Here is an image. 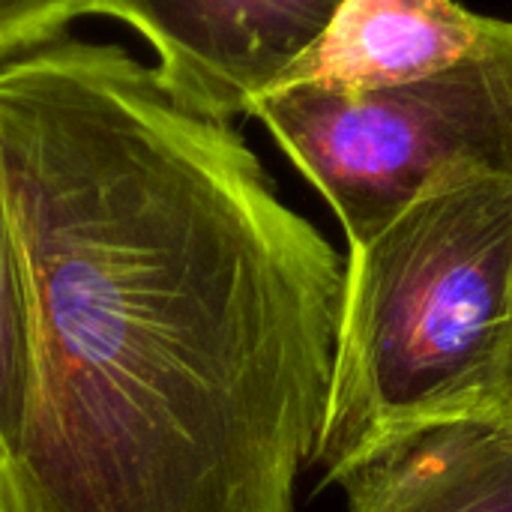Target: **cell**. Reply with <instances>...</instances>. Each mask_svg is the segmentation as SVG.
<instances>
[{"label":"cell","instance_id":"obj_3","mask_svg":"<svg viewBox=\"0 0 512 512\" xmlns=\"http://www.w3.org/2000/svg\"><path fill=\"white\" fill-rule=\"evenodd\" d=\"M261 120L360 246L420 198L456 183L512 180V21L474 57L381 90L282 84Z\"/></svg>","mask_w":512,"mask_h":512},{"label":"cell","instance_id":"obj_4","mask_svg":"<svg viewBox=\"0 0 512 512\" xmlns=\"http://www.w3.org/2000/svg\"><path fill=\"white\" fill-rule=\"evenodd\" d=\"M342 0H81L156 51L159 81L216 120L249 114L321 36Z\"/></svg>","mask_w":512,"mask_h":512},{"label":"cell","instance_id":"obj_2","mask_svg":"<svg viewBox=\"0 0 512 512\" xmlns=\"http://www.w3.org/2000/svg\"><path fill=\"white\" fill-rule=\"evenodd\" d=\"M512 303V180L432 192L348 246L324 483L426 429L492 417Z\"/></svg>","mask_w":512,"mask_h":512},{"label":"cell","instance_id":"obj_7","mask_svg":"<svg viewBox=\"0 0 512 512\" xmlns=\"http://www.w3.org/2000/svg\"><path fill=\"white\" fill-rule=\"evenodd\" d=\"M30 381V309L15 240L0 195V456H6L18 444L30 402Z\"/></svg>","mask_w":512,"mask_h":512},{"label":"cell","instance_id":"obj_1","mask_svg":"<svg viewBox=\"0 0 512 512\" xmlns=\"http://www.w3.org/2000/svg\"><path fill=\"white\" fill-rule=\"evenodd\" d=\"M33 345L0 512H294L345 258L246 138L114 45L0 63Z\"/></svg>","mask_w":512,"mask_h":512},{"label":"cell","instance_id":"obj_8","mask_svg":"<svg viewBox=\"0 0 512 512\" xmlns=\"http://www.w3.org/2000/svg\"><path fill=\"white\" fill-rule=\"evenodd\" d=\"M81 15V0H0V63L51 45Z\"/></svg>","mask_w":512,"mask_h":512},{"label":"cell","instance_id":"obj_6","mask_svg":"<svg viewBox=\"0 0 512 512\" xmlns=\"http://www.w3.org/2000/svg\"><path fill=\"white\" fill-rule=\"evenodd\" d=\"M348 512H512V429L456 420L411 435L354 468Z\"/></svg>","mask_w":512,"mask_h":512},{"label":"cell","instance_id":"obj_5","mask_svg":"<svg viewBox=\"0 0 512 512\" xmlns=\"http://www.w3.org/2000/svg\"><path fill=\"white\" fill-rule=\"evenodd\" d=\"M510 27L459 0H342L321 36L276 84L381 90L444 72Z\"/></svg>","mask_w":512,"mask_h":512},{"label":"cell","instance_id":"obj_9","mask_svg":"<svg viewBox=\"0 0 512 512\" xmlns=\"http://www.w3.org/2000/svg\"><path fill=\"white\" fill-rule=\"evenodd\" d=\"M492 420H501L512 429V303L507 336H504V354H501V372H498V390H495V408Z\"/></svg>","mask_w":512,"mask_h":512}]
</instances>
